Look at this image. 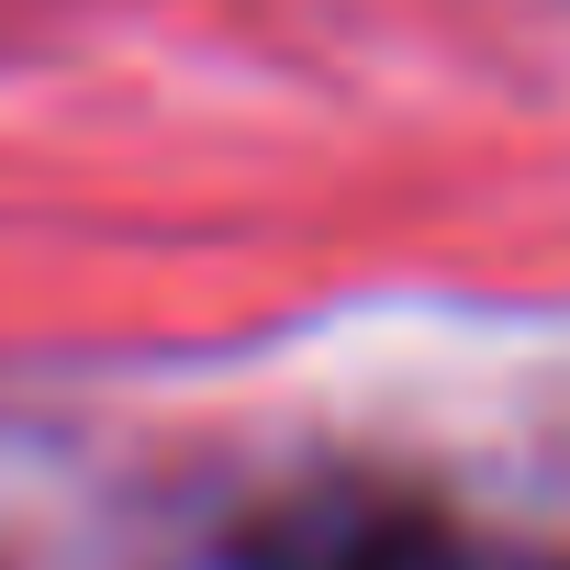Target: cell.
I'll list each match as a JSON object with an SVG mask.
<instances>
[{"mask_svg": "<svg viewBox=\"0 0 570 570\" xmlns=\"http://www.w3.org/2000/svg\"><path fill=\"white\" fill-rule=\"evenodd\" d=\"M224 570H559L548 548L392 481H314L235 525Z\"/></svg>", "mask_w": 570, "mask_h": 570, "instance_id": "cell-1", "label": "cell"}]
</instances>
